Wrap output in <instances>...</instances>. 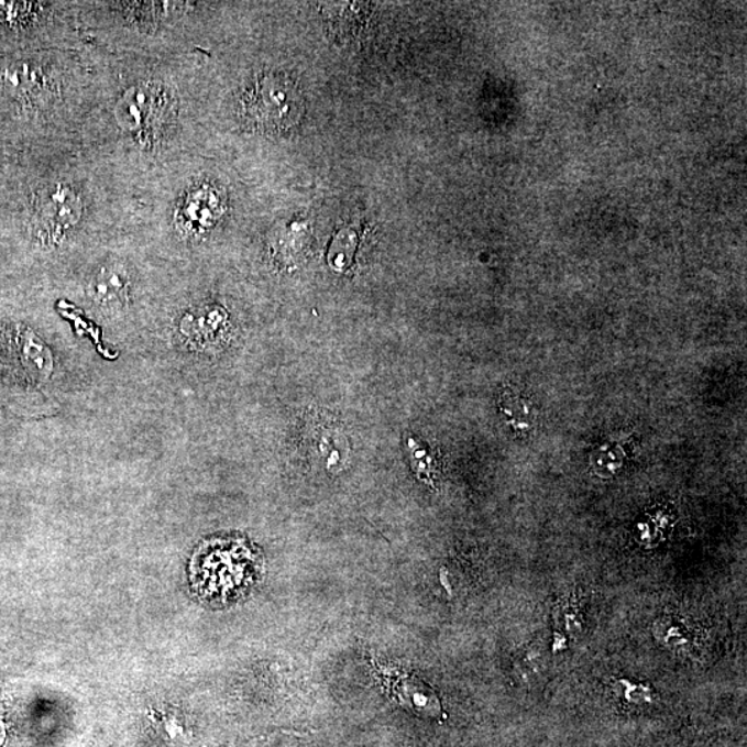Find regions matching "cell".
Returning a JSON list of instances; mask_svg holds the SVG:
<instances>
[{
    "mask_svg": "<svg viewBox=\"0 0 747 747\" xmlns=\"http://www.w3.org/2000/svg\"><path fill=\"white\" fill-rule=\"evenodd\" d=\"M386 686L399 705L418 716L438 718L442 716V703L437 693L426 682L399 670L383 669Z\"/></svg>",
    "mask_w": 747,
    "mask_h": 747,
    "instance_id": "277c9868",
    "label": "cell"
},
{
    "mask_svg": "<svg viewBox=\"0 0 747 747\" xmlns=\"http://www.w3.org/2000/svg\"><path fill=\"white\" fill-rule=\"evenodd\" d=\"M42 75L29 64H13L0 69V91L14 100H32L43 91Z\"/></svg>",
    "mask_w": 747,
    "mask_h": 747,
    "instance_id": "ba28073f",
    "label": "cell"
},
{
    "mask_svg": "<svg viewBox=\"0 0 747 747\" xmlns=\"http://www.w3.org/2000/svg\"><path fill=\"white\" fill-rule=\"evenodd\" d=\"M175 114V99L161 84L133 86L118 101L116 116L120 127L142 142L153 143L163 136Z\"/></svg>",
    "mask_w": 747,
    "mask_h": 747,
    "instance_id": "7a4b0ae2",
    "label": "cell"
},
{
    "mask_svg": "<svg viewBox=\"0 0 747 747\" xmlns=\"http://www.w3.org/2000/svg\"><path fill=\"white\" fill-rule=\"evenodd\" d=\"M84 204L80 197L67 186H56L46 193L37 208V233L47 243L61 241L83 217Z\"/></svg>",
    "mask_w": 747,
    "mask_h": 747,
    "instance_id": "3957f363",
    "label": "cell"
},
{
    "mask_svg": "<svg viewBox=\"0 0 747 747\" xmlns=\"http://www.w3.org/2000/svg\"><path fill=\"white\" fill-rule=\"evenodd\" d=\"M498 410L505 419V422H507L514 431L520 433L530 432L536 426V408L534 402L518 391H505L502 395V399H499Z\"/></svg>",
    "mask_w": 747,
    "mask_h": 747,
    "instance_id": "9c48e42d",
    "label": "cell"
},
{
    "mask_svg": "<svg viewBox=\"0 0 747 747\" xmlns=\"http://www.w3.org/2000/svg\"><path fill=\"white\" fill-rule=\"evenodd\" d=\"M8 358L12 360L15 370L24 371L29 380H41L46 374L47 356L46 349L32 336L29 330H13V334L7 337Z\"/></svg>",
    "mask_w": 747,
    "mask_h": 747,
    "instance_id": "5b68a950",
    "label": "cell"
},
{
    "mask_svg": "<svg viewBox=\"0 0 747 747\" xmlns=\"http://www.w3.org/2000/svg\"><path fill=\"white\" fill-rule=\"evenodd\" d=\"M131 287L129 274L120 265H109L99 268L90 279L89 293L96 304L101 306H117L125 304Z\"/></svg>",
    "mask_w": 747,
    "mask_h": 747,
    "instance_id": "52a82bcc",
    "label": "cell"
},
{
    "mask_svg": "<svg viewBox=\"0 0 747 747\" xmlns=\"http://www.w3.org/2000/svg\"><path fill=\"white\" fill-rule=\"evenodd\" d=\"M239 114L251 131L286 133L297 127L305 114L303 91L282 73L257 75L241 95Z\"/></svg>",
    "mask_w": 747,
    "mask_h": 747,
    "instance_id": "6da1fadb",
    "label": "cell"
},
{
    "mask_svg": "<svg viewBox=\"0 0 747 747\" xmlns=\"http://www.w3.org/2000/svg\"><path fill=\"white\" fill-rule=\"evenodd\" d=\"M32 12H34V3L0 2V21L3 23H18L29 18Z\"/></svg>",
    "mask_w": 747,
    "mask_h": 747,
    "instance_id": "30bf717a",
    "label": "cell"
},
{
    "mask_svg": "<svg viewBox=\"0 0 747 747\" xmlns=\"http://www.w3.org/2000/svg\"><path fill=\"white\" fill-rule=\"evenodd\" d=\"M637 442L631 435H616L596 446L591 454V466L595 474L601 477H612L617 474L633 459L636 453Z\"/></svg>",
    "mask_w": 747,
    "mask_h": 747,
    "instance_id": "8992f818",
    "label": "cell"
}]
</instances>
